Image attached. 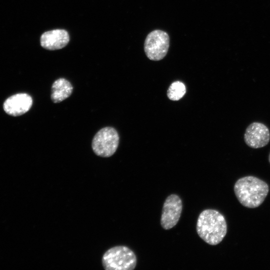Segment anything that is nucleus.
Listing matches in <instances>:
<instances>
[{"instance_id":"10","label":"nucleus","mask_w":270,"mask_h":270,"mask_svg":"<svg viewBox=\"0 0 270 270\" xmlns=\"http://www.w3.org/2000/svg\"><path fill=\"white\" fill-rule=\"evenodd\" d=\"M51 90L52 101L54 103H58L71 95L73 87L68 80L64 78H60L53 82Z\"/></svg>"},{"instance_id":"4","label":"nucleus","mask_w":270,"mask_h":270,"mask_svg":"<svg viewBox=\"0 0 270 270\" xmlns=\"http://www.w3.org/2000/svg\"><path fill=\"white\" fill-rule=\"evenodd\" d=\"M119 143L117 131L112 127H105L99 130L94 136L92 147L94 154L100 156L108 158L116 152Z\"/></svg>"},{"instance_id":"5","label":"nucleus","mask_w":270,"mask_h":270,"mask_svg":"<svg viewBox=\"0 0 270 270\" xmlns=\"http://www.w3.org/2000/svg\"><path fill=\"white\" fill-rule=\"evenodd\" d=\"M170 46V38L165 32L154 30L146 36L144 43V50L150 60H162L167 54Z\"/></svg>"},{"instance_id":"8","label":"nucleus","mask_w":270,"mask_h":270,"mask_svg":"<svg viewBox=\"0 0 270 270\" xmlns=\"http://www.w3.org/2000/svg\"><path fill=\"white\" fill-rule=\"evenodd\" d=\"M32 104V97L27 94H17L9 97L4 104V109L8 114L18 116L26 112Z\"/></svg>"},{"instance_id":"1","label":"nucleus","mask_w":270,"mask_h":270,"mask_svg":"<svg viewBox=\"0 0 270 270\" xmlns=\"http://www.w3.org/2000/svg\"><path fill=\"white\" fill-rule=\"evenodd\" d=\"M196 228L199 236L212 246L220 244L227 232L224 216L218 210L212 209L205 210L200 214Z\"/></svg>"},{"instance_id":"11","label":"nucleus","mask_w":270,"mask_h":270,"mask_svg":"<svg viewBox=\"0 0 270 270\" xmlns=\"http://www.w3.org/2000/svg\"><path fill=\"white\" fill-rule=\"evenodd\" d=\"M186 92L185 85L181 82L176 81L170 85L167 95L170 100H178L184 96Z\"/></svg>"},{"instance_id":"12","label":"nucleus","mask_w":270,"mask_h":270,"mask_svg":"<svg viewBox=\"0 0 270 270\" xmlns=\"http://www.w3.org/2000/svg\"><path fill=\"white\" fill-rule=\"evenodd\" d=\"M268 160H269V162L270 163V153L269 156H268Z\"/></svg>"},{"instance_id":"3","label":"nucleus","mask_w":270,"mask_h":270,"mask_svg":"<svg viewBox=\"0 0 270 270\" xmlns=\"http://www.w3.org/2000/svg\"><path fill=\"white\" fill-rule=\"evenodd\" d=\"M106 270H132L136 264V257L128 247L119 246L108 249L102 258Z\"/></svg>"},{"instance_id":"9","label":"nucleus","mask_w":270,"mask_h":270,"mask_svg":"<svg viewBox=\"0 0 270 270\" xmlns=\"http://www.w3.org/2000/svg\"><path fill=\"white\" fill-rule=\"evenodd\" d=\"M68 32L63 29H56L44 32L40 38L41 46L48 50H56L65 47L69 42Z\"/></svg>"},{"instance_id":"7","label":"nucleus","mask_w":270,"mask_h":270,"mask_svg":"<svg viewBox=\"0 0 270 270\" xmlns=\"http://www.w3.org/2000/svg\"><path fill=\"white\" fill-rule=\"evenodd\" d=\"M244 140L250 148H258L268 144L270 140V132L268 128L264 124L254 122L246 128Z\"/></svg>"},{"instance_id":"6","label":"nucleus","mask_w":270,"mask_h":270,"mask_svg":"<svg viewBox=\"0 0 270 270\" xmlns=\"http://www.w3.org/2000/svg\"><path fill=\"white\" fill-rule=\"evenodd\" d=\"M182 208V201L176 194H172L165 200L160 218L162 226L165 230L174 227L178 222Z\"/></svg>"},{"instance_id":"2","label":"nucleus","mask_w":270,"mask_h":270,"mask_svg":"<svg viewBox=\"0 0 270 270\" xmlns=\"http://www.w3.org/2000/svg\"><path fill=\"white\" fill-rule=\"evenodd\" d=\"M268 191V184L254 176L241 178L234 185V192L237 199L248 208H254L262 204Z\"/></svg>"}]
</instances>
